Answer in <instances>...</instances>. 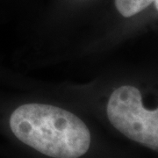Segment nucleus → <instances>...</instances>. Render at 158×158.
Returning <instances> with one entry per match:
<instances>
[{
    "instance_id": "f257e3e1",
    "label": "nucleus",
    "mask_w": 158,
    "mask_h": 158,
    "mask_svg": "<svg viewBox=\"0 0 158 158\" xmlns=\"http://www.w3.org/2000/svg\"><path fill=\"white\" fill-rule=\"evenodd\" d=\"M10 127L19 141L51 157H80L90 148L86 125L75 114L56 106L23 105L11 114Z\"/></svg>"
},
{
    "instance_id": "f03ea898",
    "label": "nucleus",
    "mask_w": 158,
    "mask_h": 158,
    "mask_svg": "<svg viewBox=\"0 0 158 158\" xmlns=\"http://www.w3.org/2000/svg\"><path fill=\"white\" fill-rule=\"evenodd\" d=\"M110 122L129 139L157 151L158 110H148L140 90L124 85L114 90L107 105Z\"/></svg>"
},
{
    "instance_id": "7ed1b4c3",
    "label": "nucleus",
    "mask_w": 158,
    "mask_h": 158,
    "mask_svg": "<svg viewBox=\"0 0 158 158\" xmlns=\"http://www.w3.org/2000/svg\"><path fill=\"white\" fill-rule=\"evenodd\" d=\"M155 3L158 9V0H115V6L118 11L126 18H129L141 12L149 5Z\"/></svg>"
}]
</instances>
